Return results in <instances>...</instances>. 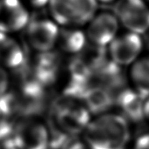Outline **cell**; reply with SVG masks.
<instances>
[{
    "instance_id": "cell-9",
    "label": "cell",
    "mask_w": 149,
    "mask_h": 149,
    "mask_svg": "<svg viewBox=\"0 0 149 149\" xmlns=\"http://www.w3.org/2000/svg\"><path fill=\"white\" fill-rule=\"evenodd\" d=\"M27 65L34 78L44 86L54 83L63 67V55L56 49L44 52H32Z\"/></svg>"
},
{
    "instance_id": "cell-6",
    "label": "cell",
    "mask_w": 149,
    "mask_h": 149,
    "mask_svg": "<svg viewBox=\"0 0 149 149\" xmlns=\"http://www.w3.org/2000/svg\"><path fill=\"white\" fill-rule=\"evenodd\" d=\"M120 27L114 10H99L84 29L89 45L107 49L120 32Z\"/></svg>"
},
{
    "instance_id": "cell-5",
    "label": "cell",
    "mask_w": 149,
    "mask_h": 149,
    "mask_svg": "<svg viewBox=\"0 0 149 149\" xmlns=\"http://www.w3.org/2000/svg\"><path fill=\"white\" fill-rule=\"evenodd\" d=\"M145 47L143 36L124 30L107 47V52L113 63L124 68L131 66L144 53Z\"/></svg>"
},
{
    "instance_id": "cell-13",
    "label": "cell",
    "mask_w": 149,
    "mask_h": 149,
    "mask_svg": "<svg viewBox=\"0 0 149 149\" xmlns=\"http://www.w3.org/2000/svg\"><path fill=\"white\" fill-rule=\"evenodd\" d=\"M88 45L84 27H60L56 50L63 56L73 57L79 55Z\"/></svg>"
},
{
    "instance_id": "cell-25",
    "label": "cell",
    "mask_w": 149,
    "mask_h": 149,
    "mask_svg": "<svg viewBox=\"0 0 149 149\" xmlns=\"http://www.w3.org/2000/svg\"><path fill=\"white\" fill-rule=\"evenodd\" d=\"M0 117H1V114H0Z\"/></svg>"
},
{
    "instance_id": "cell-18",
    "label": "cell",
    "mask_w": 149,
    "mask_h": 149,
    "mask_svg": "<svg viewBox=\"0 0 149 149\" xmlns=\"http://www.w3.org/2000/svg\"><path fill=\"white\" fill-rule=\"evenodd\" d=\"M133 149H149V132H141L135 137Z\"/></svg>"
},
{
    "instance_id": "cell-11",
    "label": "cell",
    "mask_w": 149,
    "mask_h": 149,
    "mask_svg": "<svg viewBox=\"0 0 149 149\" xmlns=\"http://www.w3.org/2000/svg\"><path fill=\"white\" fill-rule=\"evenodd\" d=\"M27 49L16 35L0 33V65L7 71L17 70L27 62Z\"/></svg>"
},
{
    "instance_id": "cell-1",
    "label": "cell",
    "mask_w": 149,
    "mask_h": 149,
    "mask_svg": "<svg viewBox=\"0 0 149 149\" xmlns=\"http://www.w3.org/2000/svg\"><path fill=\"white\" fill-rule=\"evenodd\" d=\"M130 123L120 113H106L91 120L84 132L89 149H127L131 141Z\"/></svg>"
},
{
    "instance_id": "cell-15",
    "label": "cell",
    "mask_w": 149,
    "mask_h": 149,
    "mask_svg": "<svg viewBox=\"0 0 149 149\" xmlns=\"http://www.w3.org/2000/svg\"><path fill=\"white\" fill-rule=\"evenodd\" d=\"M127 78L132 87L145 99L149 97V52L143 53L128 67Z\"/></svg>"
},
{
    "instance_id": "cell-19",
    "label": "cell",
    "mask_w": 149,
    "mask_h": 149,
    "mask_svg": "<svg viewBox=\"0 0 149 149\" xmlns=\"http://www.w3.org/2000/svg\"><path fill=\"white\" fill-rule=\"evenodd\" d=\"M65 149H89V148L85 143V141L72 139L69 141V143L66 145Z\"/></svg>"
},
{
    "instance_id": "cell-3",
    "label": "cell",
    "mask_w": 149,
    "mask_h": 149,
    "mask_svg": "<svg viewBox=\"0 0 149 149\" xmlns=\"http://www.w3.org/2000/svg\"><path fill=\"white\" fill-rule=\"evenodd\" d=\"M96 0H50L48 15L60 26L85 27L99 10Z\"/></svg>"
},
{
    "instance_id": "cell-20",
    "label": "cell",
    "mask_w": 149,
    "mask_h": 149,
    "mask_svg": "<svg viewBox=\"0 0 149 149\" xmlns=\"http://www.w3.org/2000/svg\"><path fill=\"white\" fill-rule=\"evenodd\" d=\"M144 119H145V122H148L149 124V97L145 100V104H144Z\"/></svg>"
},
{
    "instance_id": "cell-22",
    "label": "cell",
    "mask_w": 149,
    "mask_h": 149,
    "mask_svg": "<svg viewBox=\"0 0 149 149\" xmlns=\"http://www.w3.org/2000/svg\"><path fill=\"white\" fill-rule=\"evenodd\" d=\"M148 35V38H147V39H145V45H146V46L148 47V52H149V32L147 34Z\"/></svg>"
},
{
    "instance_id": "cell-14",
    "label": "cell",
    "mask_w": 149,
    "mask_h": 149,
    "mask_svg": "<svg viewBox=\"0 0 149 149\" xmlns=\"http://www.w3.org/2000/svg\"><path fill=\"white\" fill-rule=\"evenodd\" d=\"M80 100L91 114L100 116L108 113L115 106V96L105 88L92 86L85 91Z\"/></svg>"
},
{
    "instance_id": "cell-17",
    "label": "cell",
    "mask_w": 149,
    "mask_h": 149,
    "mask_svg": "<svg viewBox=\"0 0 149 149\" xmlns=\"http://www.w3.org/2000/svg\"><path fill=\"white\" fill-rule=\"evenodd\" d=\"M22 2L31 11H34L47 9L50 0H22Z\"/></svg>"
},
{
    "instance_id": "cell-21",
    "label": "cell",
    "mask_w": 149,
    "mask_h": 149,
    "mask_svg": "<svg viewBox=\"0 0 149 149\" xmlns=\"http://www.w3.org/2000/svg\"><path fill=\"white\" fill-rule=\"evenodd\" d=\"M97 3L99 4H106V5H108V4H113V3H117L119 0H96Z\"/></svg>"
},
{
    "instance_id": "cell-7",
    "label": "cell",
    "mask_w": 149,
    "mask_h": 149,
    "mask_svg": "<svg viewBox=\"0 0 149 149\" xmlns=\"http://www.w3.org/2000/svg\"><path fill=\"white\" fill-rule=\"evenodd\" d=\"M12 147L14 149H49V130L34 118L20 119L13 130Z\"/></svg>"
},
{
    "instance_id": "cell-12",
    "label": "cell",
    "mask_w": 149,
    "mask_h": 149,
    "mask_svg": "<svg viewBox=\"0 0 149 149\" xmlns=\"http://www.w3.org/2000/svg\"><path fill=\"white\" fill-rule=\"evenodd\" d=\"M145 100L133 87H126L115 95V107L129 123H142Z\"/></svg>"
},
{
    "instance_id": "cell-2",
    "label": "cell",
    "mask_w": 149,
    "mask_h": 149,
    "mask_svg": "<svg viewBox=\"0 0 149 149\" xmlns=\"http://www.w3.org/2000/svg\"><path fill=\"white\" fill-rule=\"evenodd\" d=\"M91 120V113L78 98L63 93L52 104L51 121L71 137L84 133Z\"/></svg>"
},
{
    "instance_id": "cell-10",
    "label": "cell",
    "mask_w": 149,
    "mask_h": 149,
    "mask_svg": "<svg viewBox=\"0 0 149 149\" xmlns=\"http://www.w3.org/2000/svg\"><path fill=\"white\" fill-rule=\"evenodd\" d=\"M31 17V11L22 0H0V33H22Z\"/></svg>"
},
{
    "instance_id": "cell-8",
    "label": "cell",
    "mask_w": 149,
    "mask_h": 149,
    "mask_svg": "<svg viewBox=\"0 0 149 149\" xmlns=\"http://www.w3.org/2000/svg\"><path fill=\"white\" fill-rule=\"evenodd\" d=\"M114 12L125 31L141 36L149 32V5L145 0H119Z\"/></svg>"
},
{
    "instance_id": "cell-16",
    "label": "cell",
    "mask_w": 149,
    "mask_h": 149,
    "mask_svg": "<svg viewBox=\"0 0 149 149\" xmlns=\"http://www.w3.org/2000/svg\"><path fill=\"white\" fill-rule=\"evenodd\" d=\"M10 83V80L8 71L0 65V99L9 91Z\"/></svg>"
},
{
    "instance_id": "cell-24",
    "label": "cell",
    "mask_w": 149,
    "mask_h": 149,
    "mask_svg": "<svg viewBox=\"0 0 149 149\" xmlns=\"http://www.w3.org/2000/svg\"><path fill=\"white\" fill-rule=\"evenodd\" d=\"M0 149H2V146H1V144H0Z\"/></svg>"
},
{
    "instance_id": "cell-4",
    "label": "cell",
    "mask_w": 149,
    "mask_h": 149,
    "mask_svg": "<svg viewBox=\"0 0 149 149\" xmlns=\"http://www.w3.org/2000/svg\"><path fill=\"white\" fill-rule=\"evenodd\" d=\"M60 26L49 16L31 17L24 30L23 42L31 52H44L56 49Z\"/></svg>"
},
{
    "instance_id": "cell-23",
    "label": "cell",
    "mask_w": 149,
    "mask_h": 149,
    "mask_svg": "<svg viewBox=\"0 0 149 149\" xmlns=\"http://www.w3.org/2000/svg\"><path fill=\"white\" fill-rule=\"evenodd\" d=\"M145 2H146V3H147L149 5V0H145Z\"/></svg>"
}]
</instances>
